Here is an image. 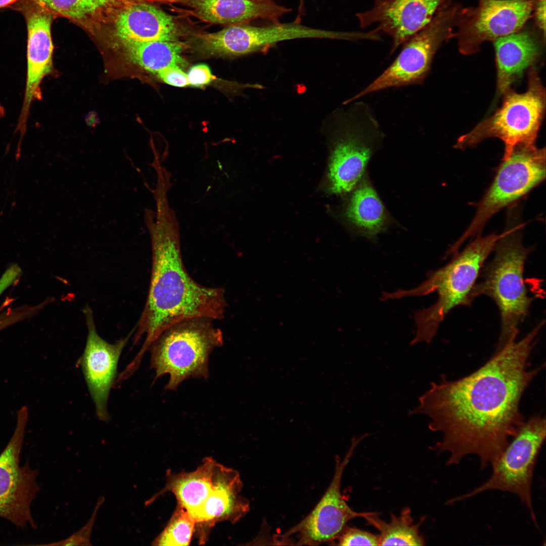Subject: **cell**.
Masks as SVG:
<instances>
[{"mask_svg": "<svg viewBox=\"0 0 546 546\" xmlns=\"http://www.w3.org/2000/svg\"><path fill=\"white\" fill-rule=\"evenodd\" d=\"M542 325L521 339L497 349L481 368L456 380L432 382L410 415L424 414L429 429L442 433L434 447L448 453L447 465L477 456L482 469L491 466L524 422L522 396L539 370L528 360Z\"/></svg>", "mask_w": 546, "mask_h": 546, "instance_id": "1", "label": "cell"}, {"mask_svg": "<svg viewBox=\"0 0 546 546\" xmlns=\"http://www.w3.org/2000/svg\"><path fill=\"white\" fill-rule=\"evenodd\" d=\"M157 224L148 226L152 270L145 305L133 333L134 344L145 337L133 358L136 362H141L152 343L169 327L194 317L222 320L227 304L222 288L203 286L188 273L176 228Z\"/></svg>", "mask_w": 546, "mask_h": 546, "instance_id": "2", "label": "cell"}, {"mask_svg": "<svg viewBox=\"0 0 546 546\" xmlns=\"http://www.w3.org/2000/svg\"><path fill=\"white\" fill-rule=\"evenodd\" d=\"M521 206L508 207L506 226L496 242L494 255L483 266L473 297L488 296L500 313L501 326L497 349L516 339L519 327L526 318L533 300L529 296L524 278L526 261L532 251L523 243L524 223Z\"/></svg>", "mask_w": 546, "mask_h": 546, "instance_id": "3", "label": "cell"}, {"mask_svg": "<svg viewBox=\"0 0 546 546\" xmlns=\"http://www.w3.org/2000/svg\"><path fill=\"white\" fill-rule=\"evenodd\" d=\"M500 236L495 233L477 235L463 250L453 253L448 263L430 271L427 279L418 287L383 293L381 300L384 301L437 293L434 304L415 312L416 331L411 345L422 342L430 343L440 324L451 310L472 302L473 290L481 271Z\"/></svg>", "mask_w": 546, "mask_h": 546, "instance_id": "4", "label": "cell"}, {"mask_svg": "<svg viewBox=\"0 0 546 546\" xmlns=\"http://www.w3.org/2000/svg\"><path fill=\"white\" fill-rule=\"evenodd\" d=\"M213 320L194 317L177 323L162 332L148 348L150 368L155 380L167 374L166 390H175L185 380L209 376L208 361L212 351L222 346L221 330Z\"/></svg>", "mask_w": 546, "mask_h": 546, "instance_id": "5", "label": "cell"}, {"mask_svg": "<svg viewBox=\"0 0 546 546\" xmlns=\"http://www.w3.org/2000/svg\"><path fill=\"white\" fill-rule=\"evenodd\" d=\"M502 106L458 140L454 147L473 148L491 138L504 144L502 159L509 156L517 146L534 145L545 108V90L534 66L529 69L528 88L518 93L510 89L504 94Z\"/></svg>", "mask_w": 546, "mask_h": 546, "instance_id": "6", "label": "cell"}, {"mask_svg": "<svg viewBox=\"0 0 546 546\" xmlns=\"http://www.w3.org/2000/svg\"><path fill=\"white\" fill-rule=\"evenodd\" d=\"M545 148L534 145L516 147L502 159L493 179L481 200L476 203L475 214L461 237L448 250L459 251L469 238L481 234L489 219L502 209L518 203L545 178Z\"/></svg>", "mask_w": 546, "mask_h": 546, "instance_id": "7", "label": "cell"}, {"mask_svg": "<svg viewBox=\"0 0 546 546\" xmlns=\"http://www.w3.org/2000/svg\"><path fill=\"white\" fill-rule=\"evenodd\" d=\"M351 103L339 120L330 160V189L335 194L353 190L384 138L370 107L357 101Z\"/></svg>", "mask_w": 546, "mask_h": 546, "instance_id": "8", "label": "cell"}, {"mask_svg": "<svg viewBox=\"0 0 546 546\" xmlns=\"http://www.w3.org/2000/svg\"><path fill=\"white\" fill-rule=\"evenodd\" d=\"M545 434L544 417L536 416L525 421L491 465L492 473L488 479L469 492L450 498L447 503L453 504L487 491L510 492L526 507L537 526L532 500V483Z\"/></svg>", "mask_w": 546, "mask_h": 546, "instance_id": "9", "label": "cell"}, {"mask_svg": "<svg viewBox=\"0 0 546 546\" xmlns=\"http://www.w3.org/2000/svg\"><path fill=\"white\" fill-rule=\"evenodd\" d=\"M461 7L460 4H452L438 13L402 45L395 59L379 76L346 100L344 104L386 88L423 84L437 51L444 42L453 38Z\"/></svg>", "mask_w": 546, "mask_h": 546, "instance_id": "10", "label": "cell"}, {"mask_svg": "<svg viewBox=\"0 0 546 546\" xmlns=\"http://www.w3.org/2000/svg\"><path fill=\"white\" fill-rule=\"evenodd\" d=\"M28 415L26 406L17 411L14 432L0 454V517L21 528L37 526L30 508L39 490L37 470L20 465Z\"/></svg>", "mask_w": 546, "mask_h": 546, "instance_id": "11", "label": "cell"}, {"mask_svg": "<svg viewBox=\"0 0 546 546\" xmlns=\"http://www.w3.org/2000/svg\"><path fill=\"white\" fill-rule=\"evenodd\" d=\"M536 0H478L476 7H461L453 38L464 55L477 53L482 43L522 28L533 14Z\"/></svg>", "mask_w": 546, "mask_h": 546, "instance_id": "12", "label": "cell"}, {"mask_svg": "<svg viewBox=\"0 0 546 546\" xmlns=\"http://www.w3.org/2000/svg\"><path fill=\"white\" fill-rule=\"evenodd\" d=\"M369 435L365 433L352 438L350 446L342 460L335 458V469L332 480L320 500L302 521L281 535V542H285L291 536L296 535L295 545H317L333 542L350 520L364 518L369 512L353 511L347 504L341 491L343 472L355 448Z\"/></svg>", "mask_w": 546, "mask_h": 546, "instance_id": "13", "label": "cell"}, {"mask_svg": "<svg viewBox=\"0 0 546 546\" xmlns=\"http://www.w3.org/2000/svg\"><path fill=\"white\" fill-rule=\"evenodd\" d=\"M14 8L24 17L27 30L26 77L16 129L26 131L32 103L42 98L41 84L53 70L51 24L54 16L33 0H20Z\"/></svg>", "mask_w": 546, "mask_h": 546, "instance_id": "14", "label": "cell"}, {"mask_svg": "<svg viewBox=\"0 0 546 546\" xmlns=\"http://www.w3.org/2000/svg\"><path fill=\"white\" fill-rule=\"evenodd\" d=\"M82 311L87 335L83 353L77 364L82 371L98 418L107 422L110 419L108 401L116 380L118 362L122 350L134 333V327L126 337L110 343L98 334L91 308L86 305Z\"/></svg>", "mask_w": 546, "mask_h": 546, "instance_id": "15", "label": "cell"}, {"mask_svg": "<svg viewBox=\"0 0 546 546\" xmlns=\"http://www.w3.org/2000/svg\"><path fill=\"white\" fill-rule=\"evenodd\" d=\"M374 6L356 14L361 28L376 24L379 32L390 36L393 54L400 46L428 24L452 0H373Z\"/></svg>", "mask_w": 546, "mask_h": 546, "instance_id": "16", "label": "cell"}, {"mask_svg": "<svg viewBox=\"0 0 546 546\" xmlns=\"http://www.w3.org/2000/svg\"><path fill=\"white\" fill-rule=\"evenodd\" d=\"M242 487L239 473L226 467L217 486L204 502L190 513L195 521V532L199 544L206 543L210 530L216 523H236L249 512V500L240 494Z\"/></svg>", "mask_w": 546, "mask_h": 546, "instance_id": "17", "label": "cell"}, {"mask_svg": "<svg viewBox=\"0 0 546 546\" xmlns=\"http://www.w3.org/2000/svg\"><path fill=\"white\" fill-rule=\"evenodd\" d=\"M109 27L111 40L177 41L180 32L171 15L145 0L121 9Z\"/></svg>", "mask_w": 546, "mask_h": 546, "instance_id": "18", "label": "cell"}, {"mask_svg": "<svg viewBox=\"0 0 546 546\" xmlns=\"http://www.w3.org/2000/svg\"><path fill=\"white\" fill-rule=\"evenodd\" d=\"M524 27L493 41L498 95L511 89L525 70L534 66L541 57L545 37Z\"/></svg>", "mask_w": 546, "mask_h": 546, "instance_id": "19", "label": "cell"}, {"mask_svg": "<svg viewBox=\"0 0 546 546\" xmlns=\"http://www.w3.org/2000/svg\"><path fill=\"white\" fill-rule=\"evenodd\" d=\"M191 9L206 22L228 25L245 24L262 19L279 23L284 14L292 10L274 0H178Z\"/></svg>", "mask_w": 546, "mask_h": 546, "instance_id": "20", "label": "cell"}, {"mask_svg": "<svg viewBox=\"0 0 546 546\" xmlns=\"http://www.w3.org/2000/svg\"><path fill=\"white\" fill-rule=\"evenodd\" d=\"M223 465L212 458H206L194 471L174 473L169 471L164 487L146 502L150 504L159 495L167 492L175 496L177 505L192 513L205 500L217 486L222 473Z\"/></svg>", "mask_w": 546, "mask_h": 546, "instance_id": "21", "label": "cell"}, {"mask_svg": "<svg viewBox=\"0 0 546 546\" xmlns=\"http://www.w3.org/2000/svg\"><path fill=\"white\" fill-rule=\"evenodd\" d=\"M54 16L67 18L93 35L105 29L117 13L136 0H33Z\"/></svg>", "mask_w": 546, "mask_h": 546, "instance_id": "22", "label": "cell"}, {"mask_svg": "<svg viewBox=\"0 0 546 546\" xmlns=\"http://www.w3.org/2000/svg\"><path fill=\"white\" fill-rule=\"evenodd\" d=\"M353 190L346 207V217L357 233L374 239L388 224V212L367 180L359 181Z\"/></svg>", "mask_w": 546, "mask_h": 546, "instance_id": "23", "label": "cell"}, {"mask_svg": "<svg viewBox=\"0 0 546 546\" xmlns=\"http://www.w3.org/2000/svg\"><path fill=\"white\" fill-rule=\"evenodd\" d=\"M111 40L112 46L125 58L151 73L157 74L168 67L186 64L181 56L184 44L178 40Z\"/></svg>", "mask_w": 546, "mask_h": 546, "instance_id": "24", "label": "cell"}, {"mask_svg": "<svg viewBox=\"0 0 546 546\" xmlns=\"http://www.w3.org/2000/svg\"><path fill=\"white\" fill-rule=\"evenodd\" d=\"M363 518L379 531V545H423L425 543L419 532V525L414 523L408 507L402 509L399 516L391 513L388 522L380 519L375 512H370Z\"/></svg>", "mask_w": 546, "mask_h": 546, "instance_id": "25", "label": "cell"}, {"mask_svg": "<svg viewBox=\"0 0 546 546\" xmlns=\"http://www.w3.org/2000/svg\"><path fill=\"white\" fill-rule=\"evenodd\" d=\"M195 521L184 508L177 505L163 530L154 539V545H189L195 532Z\"/></svg>", "mask_w": 546, "mask_h": 546, "instance_id": "26", "label": "cell"}, {"mask_svg": "<svg viewBox=\"0 0 546 546\" xmlns=\"http://www.w3.org/2000/svg\"><path fill=\"white\" fill-rule=\"evenodd\" d=\"M339 545H379L378 534L346 525L335 539Z\"/></svg>", "mask_w": 546, "mask_h": 546, "instance_id": "27", "label": "cell"}, {"mask_svg": "<svg viewBox=\"0 0 546 546\" xmlns=\"http://www.w3.org/2000/svg\"><path fill=\"white\" fill-rule=\"evenodd\" d=\"M105 500L104 496H101L98 499L93 514L89 520L80 530L66 539L42 545L57 546L92 545L90 542V536L93 528L99 509L103 504Z\"/></svg>", "mask_w": 546, "mask_h": 546, "instance_id": "28", "label": "cell"}, {"mask_svg": "<svg viewBox=\"0 0 546 546\" xmlns=\"http://www.w3.org/2000/svg\"><path fill=\"white\" fill-rule=\"evenodd\" d=\"M157 76L166 83L176 86L189 85L188 75L179 66H170L159 71Z\"/></svg>", "mask_w": 546, "mask_h": 546, "instance_id": "29", "label": "cell"}, {"mask_svg": "<svg viewBox=\"0 0 546 546\" xmlns=\"http://www.w3.org/2000/svg\"><path fill=\"white\" fill-rule=\"evenodd\" d=\"M187 75L189 85L197 87L207 85L214 79L210 68L204 64L192 67Z\"/></svg>", "mask_w": 546, "mask_h": 546, "instance_id": "30", "label": "cell"}, {"mask_svg": "<svg viewBox=\"0 0 546 546\" xmlns=\"http://www.w3.org/2000/svg\"><path fill=\"white\" fill-rule=\"evenodd\" d=\"M22 274L20 267L13 264L8 268L0 278V296L9 287L19 279Z\"/></svg>", "mask_w": 546, "mask_h": 546, "instance_id": "31", "label": "cell"}, {"mask_svg": "<svg viewBox=\"0 0 546 546\" xmlns=\"http://www.w3.org/2000/svg\"><path fill=\"white\" fill-rule=\"evenodd\" d=\"M532 15L538 30L545 37V0H536Z\"/></svg>", "mask_w": 546, "mask_h": 546, "instance_id": "32", "label": "cell"}, {"mask_svg": "<svg viewBox=\"0 0 546 546\" xmlns=\"http://www.w3.org/2000/svg\"><path fill=\"white\" fill-rule=\"evenodd\" d=\"M13 324L14 320L11 313L0 308V331Z\"/></svg>", "mask_w": 546, "mask_h": 546, "instance_id": "33", "label": "cell"}, {"mask_svg": "<svg viewBox=\"0 0 546 546\" xmlns=\"http://www.w3.org/2000/svg\"><path fill=\"white\" fill-rule=\"evenodd\" d=\"M20 0H0V9L12 6Z\"/></svg>", "mask_w": 546, "mask_h": 546, "instance_id": "34", "label": "cell"}, {"mask_svg": "<svg viewBox=\"0 0 546 546\" xmlns=\"http://www.w3.org/2000/svg\"><path fill=\"white\" fill-rule=\"evenodd\" d=\"M5 114V109L4 106L0 103V118H3Z\"/></svg>", "mask_w": 546, "mask_h": 546, "instance_id": "35", "label": "cell"}]
</instances>
